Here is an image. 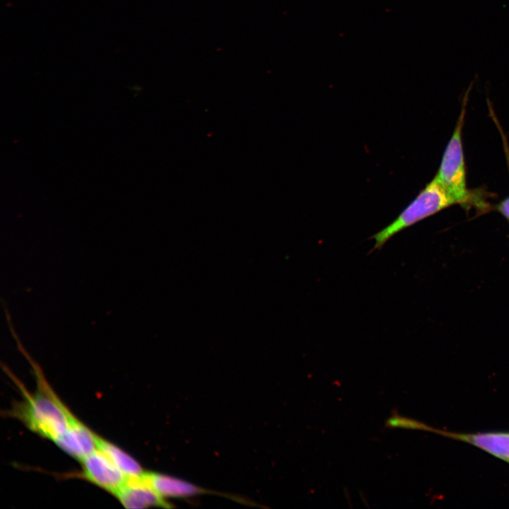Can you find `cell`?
Here are the masks:
<instances>
[{"label":"cell","mask_w":509,"mask_h":509,"mask_svg":"<svg viewBox=\"0 0 509 509\" xmlns=\"http://www.w3.org/2000/svg\"><path fill=\"white\" fill-rule=\"evenodd\" d=\"M97 435L75 417L66 431L54 443L63 451L81 461L97 449Z\"/></svg>","instance_id":"cell-6"},{"label":"cell","mask_w":509,"mask_h":509,"mask_svg":"<svg viewBox=\"0 0 509 509\" xmlns=\"http://www.w3.org/2000/svg\"><path fill=\"white\" fill-rule=\"evenodd\" d=\"M32 365L37 381V390L29 393L21 386L23 399L13 406L9 414L30 431L54 442L66 431L75 416L52 390L40 368L33 361Z\"/></svg>","instance_id":"cell-1"},{"label":"cell","mask_w":509,"mask_h":509,"mask_svg":"<svg viewBox=\"0 0 509 509\" xmlns=\"http://www.w3.org/2000/svg\"><path fill=\"white\" fill-rule=\"evenodd\" d=\"M463 104L454 131L444 151L440 167L434 178L454 200L455 204L464 206L472 203L473 197L467 187L462 141L466 101Z\"/></svg>","instance_id":"cell-3"},{"label":"cell","mask_w":509,"mask_h":509,"mask_svg":"<svg viewBox=\"0 0 509 509\" xmlns=\"http://www.w3.org/2000/svg\"><path fill=\"white\" fill-rule=\"evenodd\" d=\"M385 426L390 428H404L411 430H419L437 433L438 429L433 428L423 422L414 419L400 416L397 411L392 412L385 423Z\"/></svg>","instance_id":"cell-10"},{"label":"cell","mask_w":509,"mask_h":509,"mask_svg":"<svg viewBox=\"0 0 509 509\" xmlns=\"http://www.w3.org/2000/svg\"><path fill=\"white\" fill-rule=\"evenodd\" d=\"M96 445L97 448L105 453L127 476H138L144 472L133 457L99 435H97Z\"/></svg>","instance_id":"cell-9"},{"label":"cell","mask_w":509,"mask_h":509,"mask_svg":"<svg viewBox=\"0 0 509 509\" xmlns=\"http://www.w3.org/2000/svg\"><path fill=\"white\" fill-rule=\"evenodd\" d=\"M501 135L509 171V147L507 143V140L505 138L503 132H501ZM498 210L504 217L509 220V196L499 203V204L498 205Z\"/></svg>","instance_id":"cell-11"},{"label":"cell","mask_w":509,"mask_h":509,"mask_svg":"<svg viewBox=\"0 0 509 509\" xmlns=\"http://www.w3.org/2000/svg\"><path fill=\"white\" fill-rule=\"evenodd\" d=\"M454 200L433 178L415 199L385 228L373 235V249H380L393 235L450 206Z\"/></svg>","instance_id":"cell-2"},{"label":"cell","mask_w":509,"mask_h":509,"mask_svg":"<svg viewBox=\"0 0 509 509\" xmlns=\"http://www.w3.org/2000/svg\"><path fill=\"white\" fill-rule=\"evenodd\" d=\"M141 476L144 481L164 499L186 498L204 491L187 481L160 473L144 472Z\"/></svg>","instance_id":"cell-8"},{"label":"cell","mask_w":509,"mask_h":509,"mask_svg":"<svg viewBox=\"0 0 509 509\" xmlns=\"http://www.w3.org/2000/svg\"><path fill=\"white\" fill-rule=\"evenodd\" d=\"M80 462L82 476L115 496L129 477L98 448Z\"/></svg>","instance_id":"cell-4"},{"label":"cell","mask_w":509,"mask_h":509,"mask_svg":"<svg viewBox=\"0 0 509 509\" xmlns=\"http://www.w3.org/2000/svg\"><path fill=\"white\" fill-rule=\"evenodd\" d=\"M437 434L472 445L509 464V432L467 433L438 429Z\"/></svg>","instance_id":"cell-5"},{"label":"cell","mask_w":509,"mask_h":509,"mask_svg":"<svg viewBox=\"0 0 509 509\" xmlns=\"http://www.w3.org/2000/svg\"><path fill=\"white\" fill-rule=\"evenodd\" d=\"M141 475L142 474L138 476H129L115 497L127 508L165 507L167 503L165 499L144 481Z\"/></svg>","instance_id":"cell-7"}]
</instances>
